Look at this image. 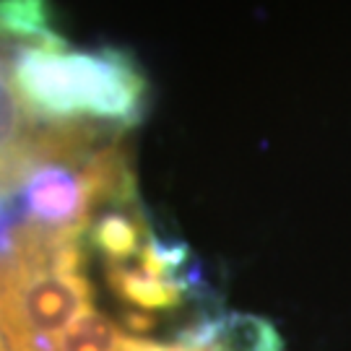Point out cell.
Returning <instances> with one entry per match:
<instances>
[{
	"label": "cell",
	"instance_id": "obj_4",
	"mask_svg": "<svg viewBox=\"0 0 351 351\" xmlns=\"http://www.w3.org/2000/svg\"><path fill=\"white\" fill-rule=\"evenodd\" d=\"M154 237L143 213L133 206H114L99 211L97 219L88 224V239L97 250L110 258V263H123L128 258L138 255L143 245Z\"/></svg>",
	"mask_w": 351,
	"mask_h": 351
},
{
	"label": "cell",
	"instance_id": "obj_1",
	"mask_svg": "<svg viewBox=\"0 0 351 351\" xmlns=\"http://www.w3.org/2000/svg\"><path fill=\"white\" fill-rule=\"evenodd\" d=\"M11 81L32 123L125 130L149 110V78L120 47H13Z\"/></svg>",
	"mask_w": 351,
	"mask_h": 351
},
{
	"label": "cell",
	"instance_id": "obj_3",
	"mask_svg": "<svg viewBox=\"0 0 351 351\" xmlns=\"http://www.w3.org/2000/svg\"><path fill=\"white\" fill-rule=\"evenodd\" d=\"M0 42L13 47H60L50 0H0Z\"/></svg>",
	"mask_w": 351,
	"mask_h": 351
},
{
	"label": "cell",
	"instance_id": "obj_2",
	"mask_svg": "<svg viewBox=\"0 0 351 351\" xmlns=\"http://www.w3.org/2000/svg\"><path fill=\"white\" fill-rule=\"evenodd\" d=\"M78 229L19 224L0 252V333L8 351H58L91 310Z\"/></svg>",
	"mask_w": 351,
	"mask_h": 351
}]
</instances>
